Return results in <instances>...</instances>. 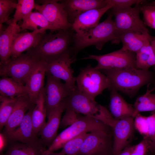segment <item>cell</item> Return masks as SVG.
Instances as JSON below:
<instances>
[{
	"mask_svg": "<svg viewBox=\"0 0 155 155\" xmlns=\"http://www.w3.org/2000/svg\"><path fill=\"white\" fill-rule=\"evenodd\" d=\"M41 60L30 49L17 57L11 58L6 63L0 65V76L10 78L25 85L28 77Z\"/></svg>",
	"mask_w": 155,
	"mask_h": 155,
	"instance_id": "6",
	"label": "cell"
},
{
	"mask_svg": "<svg viewBox=\"0 0 155 155\" xmlns=\"http://www.w3.org/2000/svg\"><path fill=\"white\" fill-rule=\"evenodd\" d=\"M0 94L13 98L27 94L25 85L10 78L3 77L0 79Z\"/></svg>",
	"mask_w": 155,
	"mask_h": 155,
	"instance_id": "28",
	"label": "cell"
},
{
	"mask_svg": "<svg viewBox=\"0 0 155 155\" xmlns=\"http://www.w3.org/2000/svg\"><path fill=\"white\" fill-rule=\"evenodd\" d=\"M35 105L31 102L27 94L18 97L13 110L4 126L3 133L7 134L16 129L22 122L27 111Z\"/></svg>",
	"mask_w": 155,
	"mask_h": 155,
	"instance_id": "22",
	"label": "cell"
},
{
	"mask_svg": "<svg viewBox=\"0 0 155 155\" xmlns=\"http://www.w3.org/2000/svg\"><path fill=\"white\" fill-rule=\"evenodd\" d=\"M18 97L11 98L0 96V128L5 125L17 101Z\"/></svg>",
	"mask_w": 155,
	"mask_h": 155,
	"instance_id": "31",
	"label": "cell"
},
{
	"mask_svg": "<svg viewBox=\"0 0 155 155\" xmlns=\"http://www.w3.org/2000/svg\"><path fill=\"white\" fill-rule=\"evenodd\" d=\"M5 29L0 25V65L6 63L11 59V47L14 38L21 31L20 25L12 20Z\"/></svg>",
	"mask_w": 155,
	"mask_h": 155,
	"instance_id": "20",
	"label": "cell"
},
{
	"mask_svg": "<svg viewBox=\"0 0 155 155\" xmlns=\"http://www.w3.org/2000/svg\"><path fill=\"white\" fill-rule=\"evenodd\" d=\"M155 89V86L151 89L148 87L146 93L137 98L133 105L135 111L133 118L141 112L150 111L151 114L155 113V93H151Z\"/></svg>",
	"mask_w": 155,
	"mask_h": 155,
	"instance_id": "30",
	"label": "cell"
},
{
	"mask_svg": "<svg viewBox=\"0 0 155 155\" xmlns=\"http://www.w3.org/2000/svg\"><path fill=\"white\" fill-rule=\"evenodd\" d=\"M66 107L111 127L115 119L104 106L98 104L76 88L65 98Z\"/></svg>",
	"mask_w": 155,
	"mask_h": 155,
	"instance_id": "4",
	"label": "cell"
},
{
	"mask_svg": "<svg viewBox=\"0 0 155 155\" xmlns=\"http://www.w3.org/2000/svg\"><path fill=\"white\" fill-rule=\"evenodd\" d=\"M46 31L44 29H40L31 32L17 34L12 44L11 58L17 57L24 52L36 46Z\"/></svg>",
	"mask_w": 155,
	"mask_h": 155,
	"instance_id": "18",
	"label": "cell"
},
{
	"mask_svg": "<svg viewBox=\"0 0 155 155\" xmlns=\"http://www.w3.org/2000/svg\"><path fill=\"white\" fill-rule=\"evenodd\" d=\"M113 131L90 132L84 140L79 155H113Z\"/></svg>",
	"mask_w": 155,
	"mask_h": 155,
	"instance_id": "10",
	"label": "cell"
},
{
	"mask_svg": "<svg viewBox=\"0 0 155 155\" xmlns=\"http://www.w3.org/2000/svg\"><path fill=\"white\" fill-rule=\"evenodd\" d=\"M88 134L83 133L68 141L61 151L64 155H79L81 147Z\"/></svg>",
	"mask_w": 155,
	"mask_h": 155,
	"instance_id": "32",
	"label": "cell"
},
{
	"mask_svg": "<svg viewBox=\"0 0 155 155\" xmlns=\"http://www.w3.org/2000/svg\"><path fill=\"white\" fill-rule=\"evenodd\" d=\"M65 113L61 120L60 127L64 128L73 123L80 116L71 109L66 107Z\"/></svg>",
	"mask_w": 155,
	"mask_h": 155,
	"instance_id": "38",
	"label": "cell"
},
{
	"mask_svg": "<svg viewBox=\"0 0 155 155\" xmlns=\"http://www.w3.org/2000/svg\"><path fill=\"white\" fill-rule=\"evenodd\" d=\"M67 15L68 20L72 24L75 19L89 10L102 8L108 3L107 0H65L60 1Z\"/></svg>",
	"mask_w": 155,
	"mask_h": 155,
	"instance_id": "19",
	"label": "cell"
},
{
	"mask_svg": "<svg viewBox=\"0 0 155 155\" xmlns=\"http://www.w3.org/2000/svg\"><path fill=\"white\" fill-rule=\"evenodd\" d=\"M54 32L45 33L37 46L30 49L41 60L48 61L71 52L75 34L71 28Z\"/></svg>",
	"mask_w": 155,
	"mask_h": 155,
	"instance_id": "2",
	"label": "cell"
},
{
	"mask_svg": "<svg viewBox=\"0 0 155 155\" xmlns=\"http://www.w3.org/2000/svg\"><path fill=\"white\" fill-rule=\"evenodd\" d=\"M97 130L113 131L111 127L101 121L86 116H80L73 123L57 135L48 149L54 152L62 148L67 142L72 138L84 133Z\"/></svg>",
	"mask_w": 155,
	"mask_h": 155,
	"instance_id": "5",
	"label": "cell"
},
{
	"mask_svg": "<svg viewBox=\"0 0 155 155\" xmlns=\"http://www.w3.org/2000/svg\"><path fill=\"white\" fill-rule=\"evenodd\" d=\"M147 155H155V152H150Z\"/></svg>",
	"mask_w": 155,
	"mask_h": 155,
	"instance_id": "46",
	"label": "cell"
},
{
	"mask_svg": "<svg viewBox=\"0 0 155 155\" xmlns=\"http://www.w3.org/2000/svg\"><path fill=\"white\" fill-rule=\"evenodd\" d=\"M17 3L11 0H0V25L4 23L9 24L11 13L16 9Z\"/></svg>",
	"mask_w": 155,
	"mask_h": 155,
	"instance_id": "34",
	"label": "cell"
},
{
	"mask_svg": "<svg viewBox=\"0 0 155 155\" xmlns=\"http://www.w3.org/2000/svg\"><path fill=\"white\" fill-rule=\"evenodd\" d=\"M144 4L152 5L154 6L155 7V1H152L149 3H144Z\"/></svg>",
	"mask_w": 155,
	"mask_h": 155,
	"instance_id": "45",
	"label": "cell"
},
{
	"mask_svg": "<svg viewBox=\"0 0 155 155\" xmlns=\"http://www.w3.org/2000/svg\"><path fill=\"white\" fill-rule=\"evenodd\" d=\"M59 0H42L40 5L36 4L35 9L41 13L56 31L71 28L72 24L68 20L67 12Z\"/></svg>",
	"mask_w": 155,
	"mask_h": 155,
	"instance_id": "11",
	"label": "cell"
},
{
	"mask_svg": "<svg viewBox=\"0 0 155 155\" xmlns=\"http://www.w3.org/2000/svg\"><path fill=\"white\" fill-rule=\"evenodd\" d=\"M1 155H6V154H1Z\"/></svg>",
	"mask_w": 155,
	"mask_h": 155,
	"instance_id": "47",
	"label": "cell"
},
{
	"mask_svg": "<svg viewBox=\"0 0 155 155\" xmlns=\"http://www.w3.org/2000/svg\"><path fill=\"white\" fill-rule=\"evenodd\" d=\"M46 75L47 80L44 92L48 118L53 109L73 90L61 82L60 79L50 74Z\"/></svg>",
	"mask_w": 155,
	"mask_h": 155,
	"instance_id": "13",
	"label": "cell"
},
{
	"mask_svg": "<svg viewBox=\"0 0 155 155\" xmlns=\"http://www.w3.org/2000/svg\"><path fill=\"white\" fill-rule=\"evenodd\" d=\"M101 71L107 77L111 87L129 96H134L140 88L151 84L155 78L154 73L149 70L135 68L120 69H105Z\"/></svg>",
	"mask_w": 155,
	"mask_h": 155,
	"instance_id": "1",
	"label": "cell"
},
{
	"mask_svg": "<svg viewBox=\"0 0 155 155\" xmlns=\"http://www.w3.org/2000/svg\"><path fill=\"white\" fill-rule=\"evenodd\" d=\"M150 36L149 33L130 31L121 34L118 38L122 42V49L136 53Z\"/></svg>",
	"mask_w": 155,
	"mask_h": 155,
	"instance_id": "25",
	"label": "cell"
},
{
	"mask_svg": "<svg viewBox=\"0 0 155 155\" xmlns=\"http://www.w3.org/2000/svg\"><path fill=\"white\" fill-rule=\"evenodd\" d=\"M136 53L122 48L102 55H89L84 59H93L98 62L94 68L97 70L116 69L136 68Z\"/></svg>",
	"mask_w": 155,
	"mask_h": 155,
	"instance_id": "9",
	"label": "cell"
},
{
	"mask_svg": "<svg viewBox=\"0 0 155 155\" xmlns=\"http://www.w3.org/2000/svg\"><path fill=\"white\" fill-rule=\"evenodd\" d=\"M150 151L151 152H155V138L151 143Z\"/></svg>",
	"mask_w": 155,
	"mask_h": 155,
	"instance_id": "44",
	"label": "cell"
},
{
	"mask_svg": "<svg viewBox=\"0 0 155 155\" xmlns=\"http://www.w3.org/2000/svg\"><path fill=\"white\" fill-rule=\"evenodd\" d=\"M140 8L143 15L144 24L155 29V7L152 5L144 4L140 5Z\"/></svg>",
	"mask_w": 155,
	"mask_h": 155,
	"instance_id": "36",
	"label": "cell"
},
{
	"mask_svg": "<svg viewBox=\"0 0 155 155\" xmlns=\"http://www.w3.org/2000/svg\"><path fill=\"white\" fill-rule=\"evenodd\" d=\"M150 43L155 55V37L151 36L150 39Z\"/></svg>",
	"mask_w": 155,
	"mask_h": 155,
	"instance_id": "43",
	"label": "cell"
},
{
	"mask_svg": "<svg viewBox=\"0 0 155 155\" xmlns=\"http://www.w3.org/2000/svg\"><path fill=\"white\" fill-rule=\"evenodd\" d=\"M46 70V61L41 60L34 68L25 84L27 95L34 105L41 90L44 88V80Z\"/></svg>",
	"mask_w": 155,
	"mask_h": 155,
	"instance_id": "17",
	"label": "cell"
},
{
	"mask_svg": "<svg viewBox=\"0 0 155 155\" xmlns=\"http://www.w3.org/2000/svg\"><path fill=\"white\" fill-rule=\"evenodd\" d=\"M21 31L28 29L35 31L41 29L56 31L44 16L38 11L32 12L25 16L20 25Z\"/></svg>",
	"mask_w": 155,
	"mask_h": 155,
	"instance_id": "27",
	"label": "cell"
},
{
	"mask_svg": "<svg viewBox=\"0 0 155 155\" xmlns=\"http://www.w3.org/2000/svg\"><path fill=\"white\" fill-rule=\"evenodd\" d=\"M129 145L120 152L113 155H130L129 149Z\"/></svg>",
	"mask_w": 155,
	"mask_h": 155,
	"instance_id": "42",
	"label": "cell"
},
{
	"mask_svg": "<svg viewBox=\"0 0 155 155\" xmlns=\"http://www.w3.org/2000/svg\"><path fill=\"white\" fill-rule=\"evenodd\" d=\"M44 88L41 90L36 101L32 116L33 129L37 135L46 124V109Z\"/></svg>",
	"mask_w": 155,
	"mask_h": 155,
	"instance_id": "26",
	"label": "cell"
},
{
	"mask_svg": "<svg viewBox=\"0 0 155 155\" xmlns=\"http://www.w3.org/2000/svg\"><path fill=\"white\" fill-rule=\"evenodd\" d=\"M6 155H42L46 149L40 139L38 138L26 143L11 142Z\"/></svg>",
	"mask_w": 155,
	"mask_h": 155,
	"instance_id": "24",
	"label": "cell"
},
{
	"mask_svg": "<svg viewBox=\"0 0 155 155\" xmlns=\"http://www.w3.org/2000/svg\"><path fill=\"white\" fill-rule=\"evenodd\" d=\"M151 141L148 138L144 137L137 144L129 146L130 155H147L150 151Z\"/></svg>",
	"mask_w": 155,
	"mask_h": 155,
	"instance_id": "35",
	"label": "cell"
},
{
	"mask_svg": "<svg viewBox=\"0 0 155 155\" xmlns=\"http://www.w3.org/2000/svg\"><path fill=\"white\" fill-rule=\"evenodd\" d=\"M78 89L93 100L105 89L111 87L107 77L90 65L82 68L76 78Z\"/></svg>",
	"mask_w": 155,
	"mask_h": 155,
	"instance_id": "7",
	"label": "cell"
},
{
	"mask_svg": "<svg viewBox=\"0 0 155 155\" xmlns=\"http://www.w3.org/2000/svg\"><path fill=\"white\" fill-rule=\"evenodd\" d=\"M34 0H18L12 21L17 23L26 16L32 12L35 8Z\"/></svg>",
	"mask_w": 155,
	"mask_h": 155,
	"instance_id": "33",
	"label": "cell"
},
{
	"mask_svg": "<svg viewBox=\"0 0 155 155\" xmlns=\"http://www.w3.org/2000/svg\"><path fill=\"white\" fill-rule=\"evenodd\" d=\"M112 6L108 2L102 8L90 9L79 15L72 23L71 29L75 32V35H81L97 26L102 16Z\"/></svg>",
	"mask_w": 155,
	"mask_h": 155,
	"instance_id": "15",
	"label": "cell"
},
{
	"mask_svg": "<svg viewBox=\"0 0 155 155\" xmlns=\"http://www.w3.org/2000/svg\"><path fill=\"white\" fill-rule=\"evenodd\" d=\"M109 108L116 119L132 117L135 109L133 105L127 103L115 89L111 88Z\"/></svg>",
	"mask_w": 155,
	"mask_h": 155,
	"instance_id": "23",
	"label": "cell"
},
{
	"mask_svg": "<svg viewBox=\"0 0 155 155\" xmlns=\"http://www.w3.org/2000/svg\"><path fill=\"white\" fill-rule=\"evenodd\" d=\"M7 140L5 135L3 133L0 134V148L1 153L4 149L6 145V141Z\"/></svg>",
	"mask_w": 155,
	"mask_h": 155,
	"instance_id": "40",
	"label": "cell"
},
{
	"mask_svg": "<svg viewBox=\"0 0 155 155\" xmlns=\"http://www.w3.org/2000/svg\"><path fill=\"white\" fill-rule=\"evenodd\" d=\"M108 3L112 5L111 9L120 10L131 7L135 4L145 3L146 1L143 0H108Z\"/></svg>",
	"mask_w": 155,
	"mask_h": 155,
	"instance_id": "37",
	"label": "cell"
},
{
	"mask_svg": "<svg viewBox=\"0 0 155 155\" xmlns=\"http://www.w3.org/2000/svg\"><path fill=\"white\" fill-rule=\"evenodd\" d=\"M132 117L117 120L112 128L113 155L129 145L135 129Z\"/></svg>",
	"mask_w": 155,
	"mask_h": 155,
	"instance_id": "14",
	"label": "cell"
},
{
	"mask_svg": "<svg viewBox=\"0 0 155 155\" xmlns=\"http://www.w3.org/2000/svg\"><path fill=\"white\" fill-rule=\"evenodd\" d=\"M66 108L65 98L52 111L48 118V122L38 133L44 146L49 147L57 136L62 114Z\"/></svg>",
	"mask_w": 155,
	"mask_h": 155,
	"instance_id": "16",
	"label": "cell"
},
{
	"mask_svg": "<svg viewBox=\"0 0 155 155\" xmlns=\"http://www.w3.org/2000/svg\"><path fill=\"white\" fill-rule=\"evenodd\" d=\"M34 106L28 110L16 129L7 134H4L8 141L25 143L38 138L34 132L32 120Z\"/></svg>",
	"mask_w": 155,
	"mask_h": 155,
	"instance_id": "21",
	"label": "cell"
},
{
	"mask_svg": "<svg viewBox=\"0 0 155 155\" xmlns=\"http://www.w3.org/2000/svg\"><path fill=\"white\" fill-rule=\"evenodd\" d=\"M42 155H64L60 151L59 153L54 152L51 151L48 149H46L43 152Z\"/></svg>",
	"mask_w": 155,
	"mask_h": 155,
	"instance_id": "41",
	"label": "cell"
},
{
	"mask_svg": "<svg viewBox=\"0 0 155 155\" xmlns=\"http://www.w3.org/2000/svg\"><path fill=\"white\" fill-rule=\"evenodd\" d=\"M140 5H137L133 7L120 10L111 9L115 18L114 21L115 35L119 40L118 36L127 32L149 33L148 30L140 18Z\"/></svg>",
	"mask_w": 155,
	"mask_h": 155,
	"instance_id": "8",
	"label": "cell"
},
{
	"mask_svg": "<svg viewBox=\"0 0 155 155\" xmlns=\"http://www.w3.org/2000/svg\"><path fill=\"white\" fill-rule=\"evenodd\" d=\"M113 16L111 11L104 21L96 27L80 36H76L75 34L72 50L75 57L77 52L90 46H94L98 50H100L109 41L114 43L119 42V41L115 35Z\"/></svg>",
	"mask_w": 155,
	"mask_h": 155,
	"instance_id": "3",
	"label": "cell"
},
{
	"mask_svg": "<svg viewBox=\"0 0 155 155\" xmlns=\"http://www.w3.org/2000/svg\"><path fill=\"white\" fill-rule=\"evenodd\" d=\"M150 37L136 53V65L138 69L148 70L155 65V55L150 44Z\"/></svg>",
	"mask_w": 155,
	"mask_h": 155,
	"instance_id": "29",
	"label": "cell"
},
{
	"mask_svg": "<svg viewBox=\"0 0 155 155\" xmlns=\"http://www.w3.org/2000/svg\"><path fill=\"white\" fill-rule=\"evenodd\" d=\"M71 53H67L56 59L46 61V74H50L63 80L68 86L73 90L77 86L75 85L76 78L73 76L71 65L75 58Z\"/></svg>",
	"mask_w": 155,
	"mask_h": 155,
	"instance_id": "12",
	"label": "cell"
},
{
	"mask_svg": "<svg viewBox=\"0 0 155 155\" xmlns=\"http://www.w3.org/2000/svg\"><path fill=\"white\" fill-rule=\"evenodd\" d=\"M148 126V133L147 137L152 142L155 138V113L146 117Z\"/></svg>",
	"mask_w": 155,
	"mask_h": 155,
	"instance_id": "39",
	"label": "cell"
}]
</instances>
